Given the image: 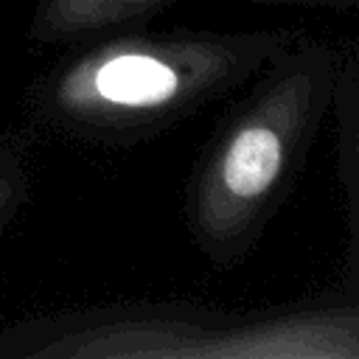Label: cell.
Instances as JSON below:
<instances>
[{"label":"cell","instance_id":"cell-1","mask_svg":"<svg viewBox=\"0 0 359 359\" xmlns=\"http://www.w3.org/2000/svg\"><path fill=\"white\" fill-rule=\"evenodd\" d=\"M339 45L297 36L219 118L185 182V227L216 269L244 264L289 202L331 109Z\"/></svg>","mask_w":359,"mask_h":359},{"label":"cell","instance_id":"cell-2","mask_svg":"<svg viewBox=\"0 0 359 359\" xmlns=\"http://www.w3.org/2000/svg\"><path fill=\"white\" fill-rule=\"evenodd\" d=\"M297 36L278 28H168L87 39L36 84V112L93 143L154 137L244 90Z\"/></svg>","mask_w":359,"mask_h":359},{"label":"cell","instance_id":"cell-3","mask_svg":"<svg viewBox=\"0 0 359 359\" xmlns=\"http://www.w3.org/2000/svg\"><path fill=\"white\" fill-rule=\"evenodd\" d=\"M39 359H359V297L264 311L118 303L59 317L22 348Z\"/></svg>","mask_w":359,"mask_h":359},{"label":"cell","instance_id":"cell-4","mask_svg":"<svg viewBox=\"0 0 359 359\" xmlns=\"http://www.w3.org/2000/svg\"><path fill=\"white\" fill-rule=\"evenodd\" d=\"M334 118V151L337 174L345 191L348 213V269L345 286L359 294V28L345 45H339L331 109Z\"/></svg>","mask_w":359,"mask_h":359},{"label":"cell","instance_id":"cell-5","mask_svg":"<svg viewBox=\"0 0 359 359\" xmlns=\"http://www.w3.org/2000/svg\"><path fill=\"white\" fill-rule=\"evenodd\" d=\"M177 3L182 0H39L31 14V39L39 45H81Z\"/></svg>","mask_w":359,"mask_h":359},{"label":"cell","instance_id":"cell-6","mask_svg":"<svg viewBox=\"0 0 359 359\" xmlns=\"http://www.w3.org/2000/svg\"><path fill=\"white\" fill-rule=\"evenodd\" d=\"M25 196V177L8 154H0V227L11 222Z\"/></svg>","mask_w":359,"mask_h":359},{"label":"cell","instance_id":"cell-7","mask_svg":"<svg viewBox=\"0 0 359 359\" xmlns=\"http://www.w3.org/2000/svg\"><path fill=\"white\" fill-rule=\"evenodd\" d=\"M247 6H289V8H342L359 11V0H236Z\"/></svg>","mask_w":359,"mask_h":359}]
</instances>
